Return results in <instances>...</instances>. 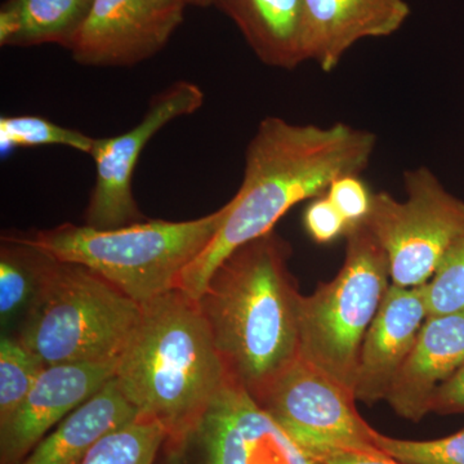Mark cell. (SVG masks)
<instances>
[{
    "instance_id": "obj_1",
    "label": "cell",
    "mask_w": 464,
    "mask_h": 464,
    "mask_svg": "<svg viewBox=\"0 0 464 464\" xmlns=\"http://www.w3.org/2000/svg\"><path fill=\"white\" fill-rule=\"evenodd\" d=\"M375 148L374 133L346 123L319 127L266 118L246 149L243 182L221 227L183 271L177 288L198 301L234 250L273 231L293 207L325 195L335 179L360 176Z\"/></svg>"
},
{
    "instance_id": "obj_2",
    "label": "cell",
    "mask_w": 464,
    "mask_h": 464,
    "mask_svg": "<svg viewBox=\"0 0 464 464\" xmlns=\"http://www.w3.org/2000/svg\"><path fill=\"white\" fill-rule=\"evenodd\" d=\"M275 230L231 253L198 304L231 383L258 400L299 359L304 295Z\"/></svg>"
},
{
    "instance_id": "obj_3",
    "label": "cell",
    "mask_w": 464,
    "mask_h": 464,
    "mask_svg": "<svg viewBox=\"0 0 464 464\" xmlns=\"http://www.w3.org/2000/svg\"><path fill=\"white\" fill-rule=\"evenodd\" d=\"M114 380L139 417L173 438L191 426L228 378L197 299L173 288L142 304Z\"/></svg>"
},
{
    "instance_id": "obj_4",
    "label": "cell",
    "mask_w": 464,
    "mask_h": 464,
    "mask_svg": "<svg viewBox=\"0 0 464 464\" xmlns=\"http://www.w3.org/2000/svg\"><path fill=\"white\" fill-rule=\"evenodd\" d=\"M228 204L191 221L146 219L116 228L63 224L18 239L61 262L91 268L139 304L177 288L221 227Z\"/></svg>"
},
{
    "instance_id": "obj_5",
    "label": "cell",
    "mask_w": 464,
    "mask_h": 464,
    "mask_svg": "<svg viewBox=\"0 0 464 464\" xmlns=\"http://www.w3.org/2000/svg\"><path fill=\"white\" fill-rule=\"evenodd\" d=\"M141 314L91 268L52 257L16 338L47 366L118 362Z\"/></svg>"
},
{
    "instance_id": "obj_6",
    "label": "cell",
    "mask_w": 464,
    "mask_h": 464,
    "mask_svg": "<svg viewBox=\"0 0 464 464\" xmlns=\"http://www.w3.org/2000/svg\"><path fill=\"white\" fill-rule=\"evenodd\" d=\"M344 237L340 273L302 298L299 357L353 392L362 342L392 283L389 257L365 222Z\"/></svg>"
},
{
    "instance_id": "obj_7",
    "label": "cell",
    "mask_w": 464,
    "mask_h": 464,
    "mask_svg": "<svg viewBox=\"0 0 464 464\" xmlns=\"http://www.w3.org/2000/svg\"><path fill=\"white\" fill-rule=\"evenodd\" d=\"M405 200L373 194L365 225L389 257L391 283L420 286L431 280L445 253L464 234V201L430 168L404 174Z\"/></svg>"
},
{
    "instance_id": "obj_8",
    "label": "cell",
    "mask_w": 464,
    "mask_h": 464,
    "mask_svg": "<svg viewBox=\"0 0 464 464\" xmlns=\"http://www.w3.org/2000/svg\"><path fill=\"white\" fill-rule=\"evenodd\" d=\"M290 438L322 463L340 453L384 454L353 391L301 357L256 400Z\"/></svg>"
},
{
    "instance_id": "obj_9",
    "label": "cell",
    "mask_w": 464,
    "mask_h": 464,
    "mask_svg": "<svg viewBox=\"0 0 464 464\" xmlns=\"http://www.w3.org/2000/svg\"><path fill=\"white\" fill-rule=\"evenodd\" d=\"M161 464H323L246 390L230 381L185 431L164 442Z\"/></svg>"
},
{
    "instance_id": "obj_10",
    "label": "cell",
    "mask_w": 464,
    "mask_h": 464,
    "mask_svg": "<svg viewBox=\"0 0 464 464\" xmlns=\"http://www.w3.org/2000/svg\"><path fill=\"white\" fill-rule=\"evenodd\" d=\"M203 102L199 85L176 82L152 97L142 121L132 130L94 140L91 157L96 167V182L85 210V225L116 228L145 221L132 191L134 169L143 149L161 128L194 114Z\"/></svg>"
},
{
    "instance_id": "obj_11",
    "label": "cell",
    "mask_w": 464,
    "mask_h": 464,
    "mask_svg": "<svg viewBox=\"0 0 464 464\" xmlns=\"http://www.w3.org/2000/svg\"><path fill=\"white\" fill-rule=\"evenodd\" d=\"M186 7V0H93L69 51L81 65H136L166 47Z\"/></svg>"
},
{
    "instance_id": "obj_12",
    "label": "cell",
    "mask_w": 464,
    "mask_h": 464,
    "mask_svg": "<svg viewBox=\"0 0 464 464\" xmlns=\"http://www.w3.org/2000/svg\"><path fill=\"white\" fill-rule=\"evenodd\" d=\"M116 362L48 365L14 414L0 422V464H20L56 424L115 375Z\"/></svg>"
},
{
    "instance_id": "obj_13",
    "label": "cell",
    "mask_w": 464,
    "mask_h": 464,
    "mask_svg": "<svg viewBox=\"0 0 464 464\" xmlns=\"http://www.w3.org/2000/svg\"><path fill=\"white\" fill-rule=\"evenodd\" d=\"M427 317L426 284L411 288L391 284L360 351L356 401L373 405L386 400Z\"/></svg>"
},
{
    "instance_id": "obj_14",
    "label": "cell",
    "mask_w": 464,
    "mask_h": 464,
    "mask_svg": "<svg viewBox=\"0 0 464 464\" xmlns=\"http://www.w3.org/2000/svg\"><path fill=\"white\" fill-rule=\"evenodd\" d=\"M464 366V310L429 316L386 401L399 417L420 422L433 396Z\"/></svg>"
},
{
    "instance_id": "obj_15",
    "label": "cell",
    "mask_w": 464,
    "mask_h": 464,
    "mask_svg": "<svg viewBox=\"0 0 464 464\" xmlns=\"http://www.w3.org/2000/svg\"><path fill=\"white\" fill-rule=\"evenodd\" d=\"M308 61L329 72L357 42L386 38L411 16L406 0H304Z\"/></svg>"
},
{
    "instance_id": "obj_16",
    "label": "cell",
    "mask_w": 464,
    "mask_h": 464,
    "mask_svg": "<svg viewBox=\"0 0 464 464\" xmlns=\"http://www.w3.org/2000/svg\"><path fill=\"white\" fill-rule=\"evenodd\" d=\"M266 65L293 70L308 61L304 0H215Z\"/></svg>"
},
{
    "instance_id": "obj_17",
    "label": "cell",
    "mask_w": 464,
    "mask_h": 464,
    "mask_svg": "<svg viewBox=\"0 0 464 464\" xmlns=\"http://www.w3.org/2000/svg\"><path fill=\"white\" fill-rule=\"evenodd\" d=\"M136 418L139 413L112 377L58 423L20 464H82L99 440Z\"/></svg>"
},
{
    "instance_id": "obj_18",
    "label": "cell",
    "mask_w": 464,
    "mask_h": 464,
    "mask_svg": "<svg viewBox=\"0 0 464 464\" xmlns=\"http://www.w3.org/2000/svg\"><path fill=\"white\" fill-rule=\"evenodd\" d=\"M93 0H7L0 8V45L58 44L69 50Z\"/></svg>"
},
{
    "instance_id": "obj_19",
    "label": "cell",
    "mask_w": 464,
    "mask_h": 464,
    "mask_svg": "<svg viewBox=\"0 0 464 464\" xmlns=\"http://www.w3.org/2000/svg\"><path fill=\"white\" fill-rule=\"evenodd\" d=\"M52 257L14 237H2L0 249V319L7 325L29 310Z\"/></svg>"
},
{
    "instance_id": "obj_20",
    "label": "cell",
    "mask_w": 464,
    "mask_h": 464,
    "mask_svg": "<svg viewBox=\"0 0 464 464\" xmlns=\"http://www.w3.org/2000/svg\"><path fill=\"white\" fill-rule=\"evenodd\" d=\"M166 440L160 424L139 417L99 440L82 464H154Z\"/></svg>"
},
{
    "instance_id": "obj_21",
    "label": "cell",
    "mask_w": 464,
    "mask_h": 464,
    "mask_svg": "<svg viewBox=\"0 0 464 464\" xmlns=\"http://www.w3.org/2000/svg\"><path fill=\"white\" fill-rule=\"evenodd\" d=\"M93 137L63 127L48 119L34 115L2 116L0 118V152L11 154L18 149L39 146H63L91 155Z\"/></svg>"
},
{
    "instance_id": "obj_22",
    "label": "cell",
    "mask_w": 464,
    "mask_h": 464,
    "mask_svg": "<svg viewBox=\"0 0 464 464\" xmlns=\"http://www.w3.org/2000/svg\"><path fill=\"white\" fill-rule=\"evenodd\" d=\"M47 368L41 357L8 335L0 342V422L8 420L39 375Z\"/></svg>"
},
{
    "instance_id": "obj_23",
    "label": "cell",
    "mask_w": 464,
    "mask_h": 464,
    "mask_svg": "<svg viewBox=\"0 0 464 464\" xmlns=\"http://www.w3.org/2000/svg\"><path fill=\"white\" fill-rule=\"evenodd\" d=\"M426 290L429 316L464 310V234L445 253Z\"/></svg>"
},
{
    "instance_id": "obj_24",
    "label": "cell",
    "mask_w": 464,
    "mask_h": 464,
    "mask_svg": "<svg viewBox=\"0 0 464 464\" xmlns=\"http://www.w3.org/2000/svg\"><path fill=\"white\" fill-rule=\"evenodd\" d=\"M377 444L387 456L404 464H464V429L447 438L415 441L377 432Z\"/></svg>"
},
{
    "instance_id": "obj_25",
    "label": "cell",
    "mask_w": 464,
    "mask_h": 464,
    "mask_svg": "<svg viewBox=\"0 0 464 464\" xmlns=\"http://www.w3.org/2000/svg\"><path fill=\"white\" fill-rule=\"evenodd\" d=\"M325 195L346 219L348 228L365 222L371 213L373 194L359 176H343L335 179Z\"/></svg>"
},
{
    "instance_id": "obj_26",
    "label": "cell",
    "mask_w": 464,
    "mask_h": 464,
    "mask_svg": "<svg viewBox=\"0 0 464 464\" xmlns=\"http://www.w3.org/2000/svg\"><path fill=\"white\" fill-rule=\"evenodd\" d=\"M304 228L317 244H329L346 235L348 225L326 195L315 198L304 210Z\"/></svg>"
},
{
    "instance_id": "obj_27",
    "label": "cell",
    "mask_w": 464,
    "mask_h": 464,
    "mask_svg": "<svg viewBox=\"0 0 464 464\" xmlns=\"http://www.w3.org/2000/svg\"><path fill=\"white\" fill-rule=\"evenodd\" d=\"M431 413H464V366L436 391Z\"/></svg>"
},
{
    "instance_id": "obj_28",
    "label": "cell",
    "mask_w": 464,
    "mask_h": 464,
    "mask_svg": "<svg viewBox=\"0 0 464 464\" xmlns=\"http://www.w3.org/2000/svg\"><path fill=\"white\" fill-rule=\"evenodd\" d=\"M323 464H404L387 454L340 453L324 458Z\"/></svg>"
},
{
    "instance_id": "obj_29",
    "label": "cell",
    "mask_w": 464,
    "mask_h": 464,
    "mask_svg": "<svg viewBox=\"0 0 464 464\" xmlns=\"http://www.w3.org/2000/svg\"><path fill=\"white\" fill-rule=\"evenodd\" d=\"M188 5H195V7H210L215 5V0H186Z\"/></svg>"
}]
</instances>
